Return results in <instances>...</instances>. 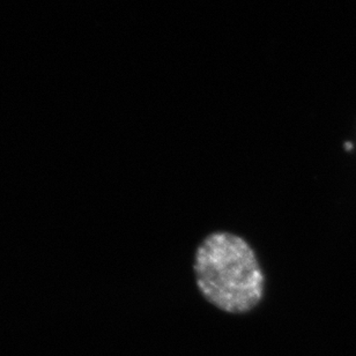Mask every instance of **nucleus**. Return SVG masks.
Listing matches in <instances>:
<instances>
[{"instance_id": "1", "label": "nucleus", "mask_w": 356, "mask_h": 356, "mask_svg": "<svg viewBox=\"0 0 356 356\" xmlns=\"http://www.w3.org/2000/svg\"><path fill=\"white\" fill-rule=\"evenodd\" d=\"M202 296L228 314H245L264 295V274L256 254L242 237L219 232L206 237L195 258Z\"/></svg>"}]
</instances>
